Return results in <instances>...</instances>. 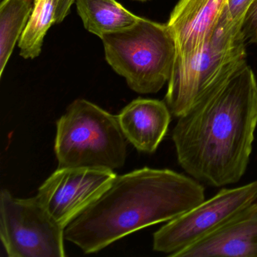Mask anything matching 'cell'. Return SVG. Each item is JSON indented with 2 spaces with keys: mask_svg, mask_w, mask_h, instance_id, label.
<instances>
[{
  "mask_svg": "<svg viewBox=\"0 0 257 257\" xmlns=\"http://www.w3.org/2000/svg\"><path fill=\"white\" fill-rule=\"evenodd\" d=\"M172 138L179 164L194 179L216 187L241 179L257 124V83L249 66L178 117Z\"/></svg>",
  "mask_w": 257,
  "mask_h": 257,
  "instance_id": "6da1fadb",
  "label": "cell"
},
{
  "mask_svg": "<svg viewBox=\"0 0 257 257\" xmlns=\"http://www.w3.org/2000/svg\"><path fill=\"white\" fill-rule=\"evenodd\" d=\"M194 179L168 169L144 168L116 176L108 189L64 229L84 253L155 224L169 222L204 201Z\"/></svg>",
  "mask_w": 257,
  "mask_h": 257,
  "instance_id": "7a4b0ae2",
  "label": "cell"
},
{
  "mask_svg": "<svg viewBox=\"0 0 257 257\" xmlns=\"http://www.w3.org/2000/svg\"><path fill=\"white\" fill-rule=\"evenodd\" d=\"M242 24L230 18L226 6L205 44L192 56L175 59L165 95V103L174 116L183 115L246 64Z\"/></svg>",
  "mask_w": 257,
  "mask_h": 257,
  "instance_id": "3957f363",
  "label": "cell"
},
{
  "mask_svg": "<svg viewBox=\"0 0 257 257\" xmlns=\"http://www.w3.org/2000/svg\"><path fill=\"white\" fill-rule=\"evenodd\" d=\"M125 139L117 115L76 99L57 121L58 168L119 169L127 157Z\"/></svg>",
  "mask_w": 257,
  "mask_h": 257,
  "instance_id": "277c9868",
  "label": "cell"
},
{
  "mask_svg": "<svg viewBox=\"0 0 257 257\" xmlns=\"http://www.w3.org/2000/svg\"><path fill=\"white\" fill-rule=\"evenodd\" d=\"M105 59L138 94L159 92L168 82L176 57V44L168 25L141 18L121 31L101 38Z\"/></svg>",
  "mask_w": 257,
  "mask_h": 257,
  "instance_id": "5b68a950",
  "label": "cell"
},
{
  "mask_svg": "<svg viewBox=\"0 0 257 257\" xmlns=\"http://www.w3.org/2000/svg\"><path fill=\"white\" fill-rule=\"evenodd\" d=\"M64 229L37 196L18 198L0 193V236L10 257H64Z\"/></svg>",
  "mask_w": 257,
  "mask_h": 257,
  "instance_id": "8992f818",
  "label": "cell"
},
{
  "mask_svg": "<svg viewBox=\"0 0 257 257\" xmlns=\"http://www.w3.org/2000/svg\"><path fill=\"white\" fill-rule=\"evenodd\" d=\"M257 180L240 187L224 189L153 234V249L173 254L201 240L255 202Z\"/></svg>",
  "mask_w": 257,
  "mask_h": 257,
  "instance_id": "52a82bcc",
  "label": "cell"
},
{
  "mask_svg": "<svg viewBox=\"0 0 257 257\" xmlns=\"http://www.w3.org/2000/svg\"><path fill=\"white\" fill-rule=\"evenodd\" d=\"M116 176L112 170L100 168H58L39 188L37 198L65 228L108 189Z\"/></svg>",
  "mask_w": 257,
  "mask_h": 257,
  "instance_id": "ba28073f",
  "label": "cell"
},
{
  "mask_svg": "<svg viewBox=\"0 0 257 257\" xmlns=\"http://www.w3.org/2000/svg\"><path fill=\"white\" fill-rule=\"evenodd\" d=\"M228 0H180L168 25L176 44L175 59L198 52L210 38Z\"/></svg>",
  "mask_w": 257,
  "mask_h": 257,
  "instance_id": "9c48e42d",
  "label": "cell"
},
{
  "mask_svg": "<svg viewBox=\"0 0 257 257\" xmlns=\"http://www.w3.org/2000/svg\"><path fill=\"white\" fill-rule=\"evenodd\" d=\"M173 257H257V203Z\"/></svg>",
  "mask_w": 257,
  "mask_h": 257,
  "instance_id": "30bf717a",
  "label": "cell"
},
{
  "mask_svg": "<svg viewBox=\"0 0 257 257\" xmlns=\"http://www.w3.org/2000/svg\"><path fill=\"white\" fill-rule=\"evenodd\" d=\"M168 105L153 99H135L117 118L124 138L140 152L153 153L166 135L171 121Z\"/></svg>",
  "mask_w": 257,
  "mask_h": 257,
  "instance_id": "8fae6325",
  "label": "cell"
},
{
  "mask_svg": "<svg viewBox=\"0 0 257 257\" xmlns=\"http://www.w3.org/2000/svg\"><path fill=\"white\" fill-rule=\"evenodd\" d=\"M75 4L84 28L100 39L132 26L141 19L116 0H76Z\"/></svg>",
  "mask_w": 257,
  "mask_h": 257,
  "instance_id": "7c38bea8",
  "label": "cell"
},
{
  "mask_svg": "<svg viewBox=\"0 0 257 257\" xmlns=\"http://www.w3.org/2000/svg\"><path fill=\"white\" fill-rule=\"evenodd\" d=\"M34 0H1L0 4V77L26 28Z\"/></svg>",
  "mask_w": 257,
  "mask_h": 257,
  "instance_id": "4fadbf2b",
  "label": "cell"
},
{
  "mask_svg": "<svg viewBox=\"0 0 257 257\" xmlns=\"http://www.w3.org/2000/svg\"><path fill=\"white\" fill-rule=\"evenodd\" d=\"M59 0H34V7L26 28L19 42L20 56L24 59L38 58L44 39L55 24Z\"/></svg>",
  "mask_w": 257,
  "mask_h": 257,
  "instance_id": "5bb4252c",
  "label": "cell"
},
{
  "mask_svg": "<svg viewBox=\"0 0 257 257\" xmlns=\"http://www.w3.org/2000/svg\"><path fill=\"white\" fill-rule=\"evenodd\" d=\"M241 33L245 43L257 45V0H252L245 14Z\"/></svg>",
  "mask_w": 257,
  "mask_h": 257,
  "instance_id": "9a60e30c",
  "label": "cell"
},
{
  "mask_svg": "<svg viewBox=\"0 0 257 257\" xmlns=\"http://www.w3.org/2000/svg\"><path fill=\"white\" fill-rule=\"evenodd\" d=\"M252 0H228L227 10L230 18L234 21L243 22L245 14Z\"/></svg>",
  "mask_w": 257,
  "mask_h": 257,
  "instance_id": "2e32d148",
  "label": "cell"
},
{
  "mask_svg": "<svg viewBox=\"0 0 257 257\" xmlns=\"http://www.w3.org/2000/svg\"><path fill=\"white\" fill-rule=\"evenodd\" d=\"M75 2L76 0H59L56 16H55V25H58L64 22V19L70 14L72 6L75 4Z\"/></svg>",
  "mask_w": 257,
  "mask_h": 257,
  "instance_id": "e0dca14e",
  "label": "cell"
},
{
  "mask_svg": "<svg viewBox=\"0 0 257 257\" xmlns=\"http://www.w3.org/2000/svg\"><path fill=\"white\" fill-rule=\"evenodd\" d=\"M138 1H142V2H144V1H147V0H138Z\"/></svg>",
  "mask_w": 257,
  "mask_h": 257,
  "instance_id": "ac0fdd59",
  "label": "cell"
}]
</instances>
